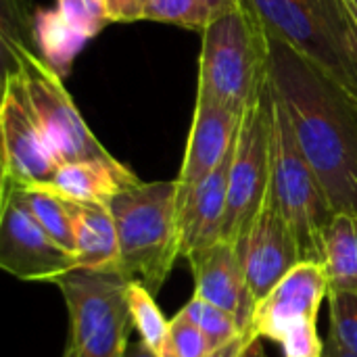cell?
<instances>
[{"mask_svg":"<svg viewBox=\"0 0 357 357\" xmlns=\"http://www.w3.org/2000/svg\"><path fill=\"white\" fill-rule=\"evenodd\" d=\"M121 357H159L153 349H149L140 339L138 341H130V345H128V349L123 351V356Z\"/></svg>","mask_w":357,"mask_h":357,"instance_id":"obj_30","label":"cell"},{"mask_svg":"<svg viewBox=\"0 0 357 357\" xmlns=\"http://www.w3.org/2000/svg\"><path fill=\"white\" fill-rule=\"evenodd\" d=\"M195 278V295L228 310L236 316L243 331L249 328L255 301L251 297L245 266L236 245L218 241L186 257Z\"/></svg>","mask_w":357,"mask_h":357,"instance_id":"obj_13","label":"cell"},{"mask_svg":"<svg viewBox=\"0 0 357 357\" xmlns=\"http://www.w3.org/2000/svg\"><path fill=\"white\" fill-rule=\"evenodd\" d=\"M270 84L335 213H357V98L270 38Z\"/></svg>","mask_w":357,"mask_h":357,"instance_id":"obj_1","label":"cell"},{"mask_svg":"<svg viewBox=\"0 0 357 357\" xmlns=\"http://www.w3.org/2000/svg\"><path fill=\"white\" fill-rule=\"evenodd\" d=\"M56 10L86 40L111 23L105 0H56Z\"/></svg>","mask_w":357,"mask_h":357,"instance_id":"obj_27","label":"cell"},{"mask_svg":"<svg viewBox=\"0 0 357 357\" xmlns=\"http://www.w3.org/2000/svg\"><path fill=\"white\" fill-rule=\"evenodd\" d=\"M213 345L203 335V331L180 310L169 320V331L159 357H207Z\"/></svg>","mask_w":357,"mask_h":357,"instance_id":"obj_25","label":"cell"},{"mask_svg":"<svg viewBox=\"0 0 357 357\" xmlns=\"http://www.w3.org/2000/svg\"><path fill=\"white\" fill-rule=\"evenodd\" d=\"M36 10L31 0H2V61L19 48H33Z\"/></svg>","mask_w":357,"mask_h":357,"instance_id":"obj_24","label":"cell"},{"mask_svg":"<svg viewBox=\"0 0 357 357\" xmlns=\"http://www.w3.org/2000/svg\"><path fill=\"white\" fill-rule=\"evenodd\" d=\"M0 268L27 282H54L77 268L75 255L44 232L10 188H0Z\"/></svg>","mask_w":357,"mask_h":357,"instance_id":"obj_11","label":"cell"},{"mask_svg":"<svg viewBox=\"0 0 357 357\" xmlns=\"http://www.w3.org/2000/svg\"><path fill=\"white\" fill-rule=\"evenodd\" d=\"M182 312L203 331V335L209 339L213 349L234 341L241 333H245L241 328V324H238L234 314H230L228 310L218 307V305L205 301L199 295H192L190 301L182 307Z\"/></svg>","mask_w":357,"mask_h":357,"instance_id":"obj_23","label":"cell"},{"mask_svg":"<svg viewBox=\"0 0 357 357\" xmlns=\"http://www.w3.org/2000/svg\"><path fill=\"white\" fill-rule=\"evenodd\" d=\"M328 341L357 357V293H328Z\"/></svg>","mask_w":357,"mask_h":357,"instance_id":"obj_26","label":"cell"},{"mask_svg":"<svg viewBox=\"0 0 357 357\" xmlns=\"http://www.w3.org/2000/svg\"><path fill=\"white\" fill-rule=\"evenodd\" d=\"M255 341H257V337H255L251 331H245V333H241L234 341H230V343H226V345L213 349L207 357H245V354L249 351V347H251Z\"/></svg>","mask_w":357,"mask_h":357,"instance_id":"obj_29","label":"cell"},{"mask_svg":"<svg viewBox=\"0 0 357 357\" xmlns=\"http://www.w3.org/2000/svg\"><path fill=\"white\" fill-rule=\"evenodd\" d=\"M328 293H357V213H335L320 232Z\"/></svg>","mask_w":357,"mask_h":357,"instance_id":"obj_17","label":"cell"},{"mask_svg":"<svg viewBox=\"0 0 357 357\" xmlns=\"http://www.w3.org/2000/svg\"><path fill=\"white\" fill-rule=\"evenodd\" d=\"M130 278L119 266L75 268L56 278L65 299L75 357H121L134 328L128 307Z\"/></svg>","mask_w":357,"mask_h":357,"instance_id":"obj_5","label":"cell"},{"mask_svg":"<svg viewBox=\"0 0 357 357\" xmlns=\"http://www.w3.org/2000/svg\"><path fill=\"white\" fill-rule=\"evenodd\" d=\"M234 146L207 178L186 188L178 186V228L182 257H188L190 253L205 249L222 238Z\"/></svg>","mask_w":357,"mask_h":357,"instance_id":"obj_14","label":"cell"},{"mask_svg":"<svg viewBox=\"0 0 357 357\" xmlns=\"http://www.w3.org/2000/svg\"><path fill=\"white\" fill-rule=\"evenodd\" d=\"M138 176L117 161L109 159H90L59 165L48 190L73 201V203H105L109 205L113 197L136 186Z\"/></svg>","mask_w":357,"mask_h":357,"instance_id":"obj_16","label":"cell"},{"mask_svg":"<svg viewBox=\"0 0 357 357\" xmlns=\"http://www.w3.org/2000/svg\"><path fill=\"white\" fill-rule=\"evenodd\" d=\"M328 297V278L320 261H301L261 301L249 331L282 349V357H324L326 341L318 335V314Z\"/></svg>","mask_w":357,"mask_h":357,"instance_id":"obj_6","label":"cell"},{"mask_svg":"<svg viewBox=\"0 0 357 357\" xmlns=\"http://www.w3.org/2000/svg\"><path fill=\"white\" fill-rule=\"evenodd\" d=\"M268 36L357 98V25L345 0H249Z\"/></svg>","mask_w":357,"mask_h":357,"instance_id":"obj_4","label":"cell"},{"mask_svg":"<svg viewBox=\"0 0 357 357\" xmlns=\"http://www.w3.org/2000/svg\"><path fill=\"white\" fill-rule=\"evenodd\" d=\"M63 357H75V354H73V349H71L69 345H67V349H65V356H63Z\"/></svg>","mask_w":357,"mask_h":357,"instance_id":"obj_34","label":"cell"},{"mask_svg":"<svg viewBox=\"0 0 357 357\" xmlns=\"http://www.w3.org/2000/svg\"><path fill=\"white\" fill-rule=\"evenodd\" d=\"M345 4H347V8H349V13H351V17H354L357 25V0H345Z\"/></svg>","mask_w":357,"mask_h":357,"instance_id":"obj_33","label":"cell"},{"mask_svg":"<svg viewBox=\"0 0 357 357\" xmlns=\"http://www.w3.org/2000/svg\"><path fill=\"white\" fill-rule=\"evenodd\" d=\"M270 197L291 222L303 261H320V232L335 215V211L320 180L307 163L295 138L289 115L276 94Z\"/></svg>","mask_w":357,"mask_h":357,"instance_id":"obj_7","label":"cell"},{"mask_svg":"<svg viewBox=\"0 0 357 357\" xmlns=\"http://www.w3.org/2000/svg\"><path fill=\"white\" fill-rule=\"evenodd\" d=\"M119 268L157 295L180 255L178 182H138L111 199Z\"/></svg>","mask_w":357,"mask_h":357,"instance_id":"obj_3","label":"cell"},{"mask_svg":"<svg viewBox=\"0 0 357 357\" xmlns=\"http://www.w3.org/2000/svg\"><path fill=\"white\" fill-rule=\"evenodd\" d=\"M238 251L255 305L303 261L297 234L270 195Z\"/></svg>","mask_w":357,"mask_h":357,"instance_id":"obj_12","label":"cell"},{"mask_svg":"<svg viewBox=\"0 0 357 357\" xmlns=\"http://www.w3.org/2000/svg\"><path fill=\"white\" fill-rule=\"evenodd\" d=\"M111 23H132L144 19L146 0H105Z\"/></svg>","mask_w":357,"mask_h":357,"instance_id":"obj_28","label":"cell"},{"mask_svg":"<svg viewBox=\"0 0 357 357\" xmlns=\"http://www.w3.org/2000/svg\"><path fill=\"white\" fill-rule=\"evenodd\" d=\"M2 184L10 188H46L59 163L52 157L17 71L2 77L0 105Z\"/></svg>","mask_w":357,"mask_h":357,"instance_id":"obj_10","label":"cell"},{"mask_svg":"<svg viewBox=\"0 0 357 357\" xmlns=\"http://www.w3.org/2000/svg\"><path fill=\"white\" fill-rule=\"evenodd\" d=\"M75 261L90 270L119 266V238L109 205L77 203Z\"/></svg>","mask_w":357,"mask_h":357,"instance_id":"obj_18","label":"cell"},{"mask_svg":"<svg viewBox=\"0 0 357 357\" xmlns=\"http://www.w3.org/2000/svg\"><path fill=\"white\" fill-rule=\"evenodd\" d=\"M88 40L79 36L56 8H38L33 21V48L59 73L65 75Z\"/></svg>","mask_w":357,"mask_h":357,"instance_id":"obj_20","label":"cell"},{"mask_svg":"<svg viewBox=\"0 0 357 357\" xmlns=\"http://www.w3.org/2000/svg\"><path fill=\"white\" fill-rule=\"evenodd\" d=\"M10 188V186H0ZM44 232L63 249L75 255V215L77 203L48 190V188H10Z\"/></svg>","mask_w":357,"mask_h":357,"instance_id":"obj_19","label":"cell"},{"mask_svg":"<svg viewBox=\"0 0 357 357\" xmlns=\"http://www.w3.org/2000/svg\"><path fill=\"white\" fill-rule=\"evenodd\" d=\"M197 96L245 113L270 88L272 42L249 0L201 33Z\"/></svg>","mask_w":357,"mask_h":357,"instance_id":"obj_2","label":"cell"},{"mask_svg":"<svg viewBox=\"0 0 357 357\" xmlns=\"http://www.w3.org/2000/svg\"><path fill=\"white\" fill-rule=\"evenodd\" d=\"M272 132H274V94L270 88L243 113L236 136L234 157L228 180V207L222 228V241L243 245L257 213L261 211L272 180Z\"/></svg>","mask_w":357,"mask_h":357,"instance_id":"obj_9","label":"cell"},{"mask_svg":"<svg viewBox=\"0 0 357 357\" xmlns=\"http://www.w3.org/2000/svg\"><path fill=\"white\" fill-rule=\"evenodd\" d=\"M241 121V111L197 96L184 159L176 178L180 188L201 182L226 159L236 142Z\"/></svg>","mask_w":357,"mask_h":357,"instance_id":"obj_15","label":"cell"},{"mask_svg":"<svg viewBox=\"0 0 357 357\" xmlns=\"http://www.w3.org/2000/svg\"><path fill=\"white\" fill-rule=\"evenodd\" d=\"M4 73L17 71L29 105L59 165L113 157L92 134L59 75L33 48H19L2 61Z\"/></svg>","mask_w":357,"mask_h":357,"instance_id":"obj_8","label":"cell"},{"mask_svg":"<svg viewBox=\"0 0 357 357\" xmlns=\"http://www.w3.org/2000/svg\"><path fill=\"white\" fill-rule=\"evenodd\" d=\"M241 4L243 0H146L144 19L203 33Z\"/></svg>","mask_w":357,"mask_h":357,"instance_id":"obj_21","label":"cell"},{"mask_svg":"<svg viewBox=\"0 0 357 357\" xmlns=\"http://www.w3.org/2000/svg\"><path fill=\"white\" fill-rule=\"evenodd\" d=\"M245 357H266V349H264L261 339H257V341L249 347V351L245 354Z\"/></svg>","mask_w":357,"mask_h":357,"instance_id":"obj_32","label":"cell"},{"mask_svg":"<svg viewBox=\"0 0 357 357\" xmlns=\"http://www.w3.org/2000/svg\"><path fill=\"white\" fill-rule=\"evenodd\" d=\"M128 307H130L132 324L138 331V339L159 356L169 331V320H165L161 310L157 307L155 295L140 282H130Z\"/></svg>","mask_w":357,"mask_h":357,"instance_id":"obj_22","label":"cell"},{"mask_svg":"<svg viewBox=\"0 0 357 357\" xmlns=\"http://www.w3.org/2000/svg\"><path fill=\"white\" fill-rule=\"evenodd\" d=\"M324 357H328V356H324Z\"/></svg>","mask_w":357,"mask_h":357,"instance_id":"obj_35","label":"cell"},{"mask_svg":"<svg viewBox=\"0 0 357 357\" xmlns=\"http://www.w3.org/2000/svg\"><path fill=\"white\" fill-rule=\"evenodd\" d=\"M326 356L328 357H356L354 354H349V351L341 349L339 345H335V343H333V341H328V339H326Z\"/></svg>","mask_w":357,"mask_h":357,"instance_id":"obj_31","label":"cell"}]
</instances>
